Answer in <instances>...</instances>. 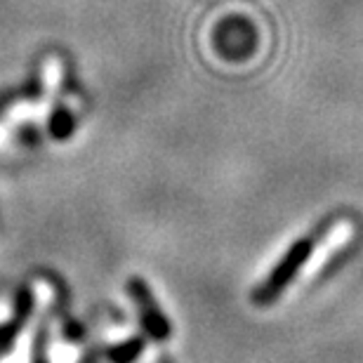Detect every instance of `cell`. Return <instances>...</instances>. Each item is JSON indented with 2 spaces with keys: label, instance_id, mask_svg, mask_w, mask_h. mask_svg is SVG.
I'll list each match as a JSON object with an SVG mask.
<instances>
[{
  "label": "cell",
  "instance_id": "obj_1",
  "mask_svg": "<svg viewBox=\"0 0 363 363\" xmlns=\"http://www.w3.org/2000/svg\"><path fill=\"white\" fill-rule=\"evenodd\" d=\"M311 255H314V241L311 238H302L297 241L293 248H290L279 264L274 267L272 274L267 276V281L255 290V302L257 304H269L276 297L281 295V290H286L297 274H300L302 267L309 264Z\"/></svg>",
  "mask_w": 363,
  "mask_h": 363
},
{
  "label": "cell",
  "instance_id": "obj_2",
  "mask_svg": "<svg viewBox=\"0 0 363 363\" xmlns=\"http://www.w3.org/2000/svg\"><path fill=\"white\" fill-rule=\"evenodd\" d=\"M130 290H133L135 297H137V307H140L142 321H144V325H147V330L151 333V335H156L158 340H163L165 335H168L170 325L163 318L161 311H158L156 302H154V295H149V290L142 281L130 283Z\"/></svg>",
  "mask_w": 363,
  "mask_h": 363
}]
</instances>
